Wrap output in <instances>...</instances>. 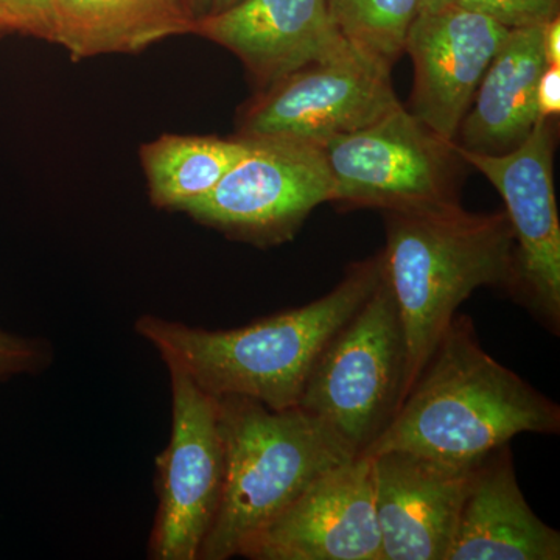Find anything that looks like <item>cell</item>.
Wrapping results in <instances>:
<instances>
[{"mask_svg":"<svg viewBox=\"0 0 560 560\" xmlns=\"http://www.w3.org/2000/svg\"><path fill=\"white\" fill-rule=\"evenodd\" d=\"M511 31L455 3L418 13L404 51L415 65L412 116L455 142L482 75Z\"/></svg>","mask_w":560,"mask_h":560,"instance_id":"cell-12","label":"cell"},{"mask_svg":"<svg viewBox=\"0 0 560 560\" xmlns=\"http://www.w3.org/2000/svg\"><path fill=\"white\" fill-rule=\"evenodd\" d=\"M404 372V329L382 267L371 296L320 352L298 407L363 455L399 408Z\"/></svg>","mask_w":560,"mask_h":560,"instance_id":"cell-5","label":"cell"},{"mask_svg":"<svg viewBox=\"0 0 560 560\" xmlns=\"http://www.w3.org/2000/svg\"><path fill=\"white\" fill-rule=\"evenodd\" d=\"M224 447V482L201 560L238 556L243 545L355 452L300 407L271 410L238 396L215 397Z\"/></svg>","mask_w":560,"mask_h":560,"instance_id":"cell-4","label":"cell"},{"mask_svg":"<svg viewBox=\"0 0 560 560\" xmlns=\"http://www.w3.org/2000/svg\"><path fill=\"white\" fill-rule=\"evenodd\" d=\"M539 117L552 119L560 113V66H547L537 86Z\"/></svg>","mask_w":560,"mask_h":560,"instance_id":"cell-23","label":"cell"},{"mask_svg":"<svg viewBox=\"0 0 560 560\" xmlns=\"http://www.w3.org/2000/svg\"><path fill=\"white\" fill-rule=\"evenodd\" d=\"M559 429L558 405L490 357L470 319L459 316L363 455L399 451L478 463L518 434H555Z\"/></svg>","mask_w":560,"mask_h":560,"instance_id":"cell-2","label":"cell"},{"mask_svg":"<svg viewBox=\"0 0 560 560\" xmlns=\"http://www.w3.org/2000/svg\"><path fill=\"white\" fill-rule=\"evenodd\" d=\"M171 371L173 416L167 448L158 456L156 522L150 539L154 560H197L219 511L224 447L217 399L184 372Z\"/></svg>","mask_w":560,"mask_h":560,"instance_id":"cell-9","label":"cell"},{"mask_svg":"<svg viewBox=\"0 0 560 560\" xmlns=\"http://www.w3.org/2000/svg\"><path fill=\"white\" fill-rule=\"evenodd\" d=\"M238 556L253 560H383L371 456L312 482Z\"/></svg>","mask_w":560,"mask_h":560,"instance_id":"cell-11","label":"cell"},{"mask_svg":"<svg viewBox=\"0 0 560 560\" xmlns=\"http://www.w3.org/2000/svg\"><path fill=\"white\" fill-rule=\"evenodd\" d=\"M194 33L237 55L261 88L350 47L327 0H241L200 18Z\"/></svg>","mask_w":560,"mask_h":560,"instance_id":"cell-14","label":"cell"},{"mask_svg":"<svg viewBox=\"0 0 560 560\" xmlns=\"http://www.w3.org/2000/svg\"><path fill=\"white\" fill-rule=\"evenodd\" d=\"M547 66L541 25L511 31L460 121L458 145L480 153H506L522 143L539 119L537 86Z\"/></svg>","mask_w":560,"mask_h":560,"instance_id":"cell-16","label":"cell"},{"mask_svg":"<svg viewBox=\"0 0 560 560\" xmlns=\"http://www.w3.org/2000/svg\"><path fill=\"white\" fill-rule=\"evenodd\" d=\"M316 143L334 176L335 202L389 212L456 201L455 142L401 105L363 130Z\"/></svg>","mask_w":560,"mask_h":560,"instance_id":"cell-7","label":"cell"},{"mask_svg":"<svg viewBox=\"0 0 560 560\" xmlns=\"http://www.w3.org/2000/svg\"><path fill=\"white\" fill-rule=\"evenodd\" d=\"M184 3H186L187 9L191 11V14H194L198 21L200 18L205 16V14H208L210 0H184Z\"/></svg>","mask_w":560,"mask_h":560,"instance_id":"cell-25","label":"cell"},{"mask_svg":"<svg viewBox=\"0 0 560 560\" xmlns=\"http://www.w3.org/2000/svg\"><path fill=\"white\" fill-rule=\"evenodd\" d=\"M452 3L480 13L508 31L544 25L559 16V0H452Z\"/></svg>","mask_w":560,"mask_h":560,"instance_id":"cell-20","label":"cell"},{"mask_svg":"<svg viewBox=\"0 0 560 560\" xmlns=\"http://www.w3.org/2000/svg\"><path fill=\"white\" fill-rule=\"evenodd\" d=\"M327 7L350 46L393 69L420 0H327Z\"/></svg>","mask_w":560,"mask_h":560,"instance_id":"cell-19","label":"cell"},{"mask_svg":"<svg viewBox=\"0 0 560 560\" xmlns=\"http://www.w3.org/2000/svg\"><path fill=\"white\" fill-rule=\"evenodd\" d=\"M250 149L200 200L184 208L231 237L278 245L323 202H335L334 176L319 143L248 138Z\"/></svg>","mask_w":560,"mask_h":560,"instance_id":"cell-6","label":"cell"},{"mask_svg":"<svg viewBox=\"0 0 560 560\" xmlns=\"http://www.w3.org/2000/svg\"><path fill=\"white\" fill-rule=\"evenodd\" d=\"M0 35H2V33H0Z\"/></svg>","mask_w":560,"mask_h":560,"instance_id":"cell-28","label":"cell"},{"mask_svg":"<svg viewBox=\"0 0 560 560\" xmlns=\"http://www.w3.org/2000/svg\"><path fill=\"white\" fill-rule=\"evenodd\" d=\"M250 139L165 135L140 151L151 201L183 210L206 197L223 176L246 156Z\"/></svg>","mask_w":560,"mask_h":560,"instance_id":"cell-18","label":"cell"},{"mask_svg":"<svg viewBox=\"0 0 560 560\" xmlns=\"http://www.w3.org/2000/svg\"><path fill=\"white\" fill-rule=\"evenodd\" d=\"M382 267L404 329L400 407L459 305L481 287H517L514 232L506 212L471 213L456 201L389 210Z\"/></svg>","mask_w":560,"mask_h":560,"instance_id":"cell-3","label":"cell"},{"mask_svg":"<svg viewBox=\"0 0 560 560\" xmlns=\"http://www.w3.org/2000/svg\"><path fill=\"white\" fill-rule=\"evenodd\" d=\"M459 160L480 171L506 205L515 237L517 289L551 331L560 329V224L556 202L550 119L539 117L506 153H480L453 143Z\"/></svg>","mask_w":560,"mask_h":560,"instance_id":"cell-10","label":"cell"},{"mask_svg":"<svg viewBox=\"0 0 560 560\" xmlns=\"http://www.w3.org/2000/svg\"><path fill=\"white\" fill-rule=\"evenodd\" d=\"M237 2H241V0H210L208 14L220 13V11L230 9V7L235 5Z\"/></svg>","mask_w":560,"mask_h":560,"instance_id":"cell-27","label":"cell"},{"mask_svg":"<svg viewBox=\"0 0 560 560\" xmlns=\"http://www.w3.org/2000/svg\"><path fill=\"white\" fill-rule=\"evenodd\" d=\"M49 361V349L43 342L0 330V381L38 372Z\"/></svg>","mask_w":560,"mask_h":560,"instance_id":"cell-22","label":"cell"},{"mask_svg":"<svg viewBox=\"0 0 560 560\" xmlns=\"http://www.w3.org/2000/svg\"><path fill=\"white\" fill-rule=\"evenodd\" d=\"M382 278V254L352 265L330 293L294 311L231 330H206L143 315L136 331L167 368L213 397L238 396L271 410L298 407L316 360Z\"/></svg>","mask_w":560,"mask_h":560,"instance_id":"cell-1","label":"cell"},{"mask_svg":"<svg viewBox=\"0 0 560 560\" xmlns=\"http://www.w3.org/2000/svg\"><path fill=\"white\" fill-rule=\"evenodd\" d=\"M560 534L523 497L510 447L478 464L445 560H559Z\"/></svg>","mask_w":560,"mask_h":560,"instance_id":"cell-15","label":"cell"},{"mask_svg":"<svg viewBox=\"0 0 560 560\" xmlns=\"http://www.w3.org/2000/svg\"><path fill=\"white\" fill-rule=\"evenodd\" d=\"M383 560H445L478 463L390 451L371 456Z\"/></svg>","mask_w":560,"mask_h":560,"instance_id":"cell-13","label":"cell"},{"mask_svg":"<svg viewBox=\"0 0 560 560\" xmlns=\"http://www.w3.org/2000/svg\"><path fill=\"white\" fill-rule=\"evenodd\" d=\"M545 60L548 66H560V20L559 16L541 25Z\"/></svg>","mask_w":560,"mask_h":560,"instance_id":"cell-24","label":"cell"},{"mask_svg":"<svg viewBox=\"0 0 560 560\" xmlns=\"http://www.w3.org/2000/svg\"><path fill=\"white\" fill-rule=\"evenodd\" d=\"M57 43L72 60L135 54L194 33L197 18L184 0H54Z\"/></svg>","mask_w":560,"mask_h":560,"instance_id":"cell-17","label":"cell"},{"mask_svg":"<svg viewBox=\"0 0 560 560\" xmlns=\"http://www.w3.org/2000/svg\"><path fill=\"white\" fill-rule=\"evenodd\" d=\"M448 3H452V0H420L419 13L440 10L442 7L448 5Z\"/></svg>","mask_w":560,"mask_h":560,"instance_id":"cell-26","label":"cell"},{"mask_svg":"<svg viewBox=\"0 0 560 560\" xmlns=\"http://www.w3.org/2000/svg\"><path fill=\"white\" fill-rule=\"evenodd\" d=\"M400 105L390 68L350 46L264 88L243 113L241 136L323 142L363 130Z\"/></svg>","mask_w":560,"mask_h":560,"instance_id":"cell-8","label":"cell"},{"mask_svg":"<svg viewBox=\"0 0 560 560\" xmlns=\"http://www.w3.org/2000/svg\"><path fill=\"white\" fill-rule=\"evenodd\" d=\"M11 32L57 43L54 0H0V33Z\"/></svg>","mask_w":560,"mask_h":560,"instance_id":"cell-21","label":"cell"}]
</instances>
